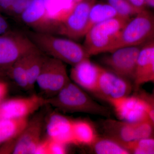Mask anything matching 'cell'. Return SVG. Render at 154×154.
<instances>
[{
    "instance_id": "7a4b0ae2",
    "label": "cell",
    "mask_w": 154,
    "mask_h": 154,
    "mask_svg": "<svg viewBox=\"0 0 154 154\" xmlns=\"http://www.w3.org/2000/svg\"><path fill=\"white\" fill-rule=\"evenodd\" d=\"M47 105L65 113H83L109 117L107 107L92 99L85 90L71 81L54 96L46 99Z\"/></svg>"
},
{
    "instance_id": "e0dca14e",
    "label": "cell",
    "mask_w": 154,
    "mask_h": 154,
    "mask_svg": "<svg viewBox=\"0 0 154 154\" xmlns=\"http://www.w3.org/2000/svg\"><path fill=\"white\" fill-rule=\"evenodd\" d=\"M102 125L105 136L119 142L125 147L135 140L133 123L109 118L103 120Z\"/></svg>"
},
{
    "instance_id": "d4e9b609",
    "label": "cell",
    "mask_w": 154,
    "mask_h": 154,
    "mask_svg": "<svg viewBox=\"0 0 154 154\" xmlns=\"http://www.w3.org/2000/svg\"><path fill=\"white\" fill-rule=\"evenodd\" d=\"M105 2L115 9L119 17L126 19H130L143 11L136 8L127 0H105Z\"/></svg>"
},
{
    "instance_id": "d590c367",
    "label": "cell",
    "mask_w": 154,
    "mask_h": 154,
    "mask_svg": "<svg viewBox=\"0 0 154 154\" xmlns=\"http://www.w3.org/2000/svg\"><path fill=\"white\" fill-rule=\"evenodd\" d=\"M3 75H3L2 73L0 72V76H2Z\"/></svg>"
},
{
    "instance_id": "44dd1931",
    "label": "cell",
    "mask_w": 154,
    "mask_h": 154,
    "mask_svg": "<svg viewBox=\"0 0 154 154\" xmlns=\"http://www.w3.org/2000/svg\"><path fill=\"white\" fill-rule=\"evenodd\" d=\"M72 132L75 144L91 146L98 136L93 125L84 120H73Z\"/></svg>"
},
{
    "instance_id": "9c48e42d",
    "label": "cell",
    "mask_w": 154,
    "mask_h": 154,
    "mask_svg": "<svg viewBox=\"0 0 154 154\" xmlns=\"http://www.w3.org/2000/svg\"><path fill=\"white\" fill-rule=\"evenodd\" d=\"M127 79L102 67L94 95L107 102L129 96L133 85Z\"/></svg>"
},
{
    "instance_id": "5b68a950",
    "label": "cell",
    "mask_w": 154,
    "mask_h": 154,
    "mask_svg": "<svg viewBox=\"0 0 154 154\" xmlns=\"http://www.w3.org/2000/svg\"><path fill=\"white\" fill-rule=\"evenodd\" d=\"M36 47L25 33L10 30L0 35V72L6 74L17 60Z\"/></svg>"
},
{
    "instance_id": "7c38bea8",
    "label": "cell",
    "mask_w": 154,
    "mask_h": 154,
    "mask_svg": "<svg viewBox=\"0 0 154 154\" xmlns=\"http://www.w3.org/2000/svg\"><path fill=\"white\" fill-rule=\"evenodd\" d=\"M20 21L35 32L58 34V27L48 17L44 0H31Z\"/></svg>"
},
{
    "instance_id": "9a60e30c",
    "label": "cell",
    "mask_w": 154,
    "mask_h": 154,
    "mask_svg": "<svg viewBox=\"0 0 154 154\" xmlns=\"http://www.w3.org/2000/svg\"><path fill=\"white\" fill-rule=\"evenodd\" d=\"M148 82L154 83V41L141 48L133 81L134 91Z\"/></svg>"
},
{
    "instance_id": "4fadbf2b",
    "label": "cell",
    "mask_w": 154,
    "mask_h": 154,
    "mask_svg": "<svg viewBox=\"0 0 154 154\" xmlns=\"http://www.w3.org/2000/svg\"><path fill=\"white\" fill-rule=\"evenodd\" d=\"M108 103L122 121L134 123L149 117L145 103L137 94L111 100Z\"/></svg>"
},
{
    "instance_id": "1f68e13d",
    "label": "cell",
    "mask_w": 154,
    "mask_h": 154,
    "mask_svg": "<svg viewBox=\"0 0 154 154\" xmlns=\"http://www.w3.org/2000/svg\"><path fill=\"white\" fill-rule=\"evenodd\" d=\"M8 91V84L4 81L0 80V104L5 100Z\"/></svg>"
},
{
    "instance_id": "4dcf8cb0",
    "label": "cell",
    "mask_w": 154,
    "mask_h": 154,
    "mask_svg": "<svg viewBox=\"0 0 154 154\" xmlns=\"http://www.w3.org/2000/svg\"><path fill=\"white\" fill-rule=\"evenodd\" d=\"M14 1L15 0H0V12L7 14Z\"/></svg>"
},
{
    "instance_id": "4316f807",
    "label": "cell",
    "mask_w": 154,
    "mask_h": 154,
    "mask_svg": "<svg viewBox=\"0 0 154 154\" xmlns=\"http://www.w3.org/2000/svg\"><path fill=\"white\" fill-rule=\"evenodd\" d=\"M31 1V0H15L7 14L20 20V17L30 5Z\"/></svg>"
},
{
    "instance_id": "2e32d148",
    "label": "cell",
    "mask_w": 154,
    "mask_h": 154,
    "mask_svg": "<svg viewBox=\"0 0 154 154\" xmlns=\"http://www.w3.org/2000/svg\"><path fill=\"white\" fill-rule=\"evenodd\" d=\"M73 120L57 113L50 115L47 125L48 138L64 144H75L72 132Z\"/></svg>"
},
{
    "instance_id": "52a82bcc",
    "label": "cell",
    "mask_w": 154,
    "mask_h": 154,
    "mask_svg": "<svg viewBox=\"0 0 154 154\" xmlns=\"http://www.w3.org/2000/svg\"><path fill=\"white\" fill-rule=\"evenodd\" d=\"M97 0H82L59 26L58 35L74 40L84 38L88 32L89 15Z\"/></svg>"
},
{
    "instance_id": "ffe728a7",
    "label": "cell",
    "mask_w": 154,
    "mask_h": 154,
    "mask_svg": "<svg viewBox=\"0 0 154 154\" xmlns=\"http://www.w3.org/2000/svg\"><path fill=\"white\" fill-rule=\"evenodd\" d=\"M28 122V118L0 119V144L18 137Z\"/></svg>"
},
{
    "instance_id": "5bb4252c",
    "label": "cell",
    "mask_w": 154,
    "mask_h": 154,
    "mask_svg": "<svg viewBox=\"0 0 154 154\" xmlns=\"http://www.w3.org/2000/svg\"><path fill=\"white\" fill-rule=\"evenodd\" d=\"M102 68L87 58L72 66L70 79L85 91L94 94Z\"/></svg>"
},
{
    "instance_id": "603a6c76",
    "label": "cell",
    "mask_w": 154,
    "mask_h": 154,
    "mask_svg": "<svg viewBox=\"0 0 154 154\" xmlns=\"http://www.w3.org/2000/svg\"><path fill=\"white\" fill-rule=\"evenodd\" d=\"M116 17H119L115 9L108 3L105 1L96 2L90 11L88 30L96 24Z\"/></svg>"
},
{
    "instance_id": "277c9868",
    "label": "cell",
    "mask_w": 154,
    "mask_h": 154,
    "mask_svg": "<svg viewBox=\"0 0 154 154\" xmlns=\"http://www.w3.org/2000/svg\"><path fill=\"white\" fill-rule=\"evenodd\" d=\"M154 41V14L146 9L128 21L110 52L119 48L142 46Z\"/></svg>"
},
{
    "instance_id": "f1b7e54d",
    "label": "cell",
    "mask_w": 154,
    "mask_h": 154,
    "mask_svg": "<svg viewBox=\"0 0 154 154\" xmlns=\"http://www.w3.org/2000/svg\"><path fill=\"white\" fill-rule=\"evenodd\" d=\"M48 154H64L66 153V145L48 138Z\"/></svg>"
},
{
    "instance_id": "83f0119b",
    "label": "cell",
    "mask_w": 154,
    "mask_h": 154,
    "mask_svg": "<svg viewBox=\"0 0 154 154\" xmlns=\"http://www.w3.org/2000/svg\"><path fill=\"white\" fill-rule=\"evenodd\" d=\"M137 92V94L145 103L148 115L154 125V93L151 94L146 91H140L139 90Z\"/></svg>"
},
{
    "instance_id": "3957f363",
    "label": "cell",
    "mask_w": 154,
    "mask_h": 154,
    "mask_svg": "<svg viewBox=\"0 0 154 154\" xmlns=\"http://www.w3.org/2000/svg\"><path fill=\"white\" fill-rule=\"evenodd\" d=\"M129 19L116 17L92 26L86 33L83 44L89 56L110 52Z\"/></svg>"
},
{
    "instance_id": "8992f818",
    "label": "cell",
    "mask_w": 154,
    "mask_h": 154,
    "mask_svg": "<svg viewBox=\"0 0 154 154\" xmlns=\"http://www.w3.org/2000/svg\"><path fill=\"white\" fill-rule=\"evenodd\" d=\"M142 46H125L109 52L102 62L107 69L130 81L134 80L138 57Z\"/></svg>"
},
{
    "instance_id": "6da1fadb",
    "label": "cell",
    "mask_w": 154,
    "mask_h": 154,
    "mask_svg": "<svg viewBox=\"0 0 154 154\" xmlns=\"http://www.w3.org/2000/svg\"><path fill=\"white\" fill-rule=\"evenodd\" d=\"M37 48L50 57L73 66L90 58L83 45L67 37L33 30L25 32Z\"/></svg>"
},
{
    "instance_id": "d6986e66",
    "label": "cell",
    "mask_w": 154,
    "mask_h": 154,
    "mask_svg": "<svg viewBox=\"0 0 154 154\" xmlns=\"http://www.w3.org/2000/svg\"><path fill=\"white\" fill-rule=\"evenodd\" d=\"M48 57L37 47L26 55V66L29 90L34 87Z\"/></svg>"
},
{
    "instance_id": "f546056e",
    "label": "cell",
    "mask_w": 154,
    "mask_h": 154,
    "mask_svg": "<svg viewBox=\"0 0 154 154\" xmlns=\"http://www.w3.org/2000/svg\"><path fill=\"white\" fill-rule=\"evenodd\" d=\"M48 140H41L34 150L33 154H48Z\"/></svg>"
},
{
    "instance_id": "484cf974",
    "label": "cell",
    "mask_w": 154,
    "mask_h": 154,
    "mask_svg": "<svg viewBox=\"0 0 154 154\" xmlns=\"http://www.w3.org/2000/svg\"><path fill=\"white\" fill-rule=\"evenodd\" d=\"M126 147L131 154H154V137L133 141Z\"/></svg>"
},
{
    "instance_id": "ba28073f",
    "label": "cell",
    "mask_w": 154,
    "mask_h": 154,
    "mask_svg": "<svg viewBox=\"0 0 154 154\" xmlns=\"http://www.w3.org/2000/svg\"><path fill=\"white\" fill-rule=\"evenodd\" d=\"M71 81L65 63L48 57L36 83L42 91L51 97L57 94Z\"/></svg>"
},
{
    "instance_id": "8d00e7d4",
    "label": "cell",
    "mask_w": 154,
    "mask_h": 154,
    "mask_svg": "<svg viewBox=\"0 0 154 154\" xmlns=\"http://www.w3.org/2000/svg\"><path fill=\"white\" fill-rule=\"evenodd\" d=\"M1 16H2V14H1V12H0V17H1Z\"/></svg>"
},
{
    "instance_id": "30bf717a",
    "label": "cell",
    "mask_w": 154,
    "mask_h": 154,
    "mask_svg": "<svg viewBox=\"0 0 154 154\" xmlns=\"http://www.w3.org/2000/svg\"><path fill=\"white\" fill-rule=\"evenodd\" d=\"M46 105V99L36 95L5 100L0 104V119L28 118Z\"/></svg>"
},
{
    "instance_id": "ac0fdd59",
    "label": "cell",
    "mask_w": 154,
    "mask_h": 154,
    "mask_svg": "<svg viewBox=\"0 0 154 154\" xmlns=\"http://www.w3.org/2000/svg\"><path fill=\"white\" fill-rule=\"evenodd\" d=\"M81 1L82 0H44L48 17L59 28L61 23L72 12L77 3Z\"/></svg>"
},
{
    "instance_id": "8fae6325",
    "label": "cell",
    "mask_w": 154,
    "mask_h": 154,
    "mask_svg": "<svg viewBox=\"0 0 154 154\" xmlns=\"http://www.w3.org/2000/svg\"><path fill=\"white\" fill-rule=\"evenodd\" d=\"M44 114L38 113L29 121L20 135L14 139L12 154H33L42 140Z\"/></svg>"
},
{
    "instance_id": "d6a6232c",
    "label": "cell",
    "mask_w": 154,
    "mask_h": 154,
    "mask_svg": "<svg viewBox=\"0 0 154 154\" xmlns=\"http://www.w3.org/2000/svg\"><path fill=\"white\" fill-rule=\"evenodd\" d=\"M9 30L8 22L2 16H1L0 17V35L6 33Z\"/></svg>"
},
{
    "instance_id": "836d02e7",
    "label": "cell",
    "mask_w": 154,
    "mask_h": 154,
    "mask_svg": "<svg viewBox=\"0 0 154 154\" xmlns=\"http://www.w3.org/2000/svg\"><path fill=\"white\" fill-rule=\"evenodd\" d=\"M135 7L140 10L146 9L147 5L145 0H127Z\"/></svg>"
},
{
    "instance_id": "cb8c5ba5",
    "label": "cell",
    "mask_w": 154,
    "mask_h": 154,
    "mask_svg": "<svg viewBox=\"0 0 154 154\" xmlns=\"http://www.w3.org/2000/svg\"><path fill=\"white\" fill-rule=\"evenodd\" d=\"M26 55L14 63L6 74L14 80L19 87L28 90H29V88L26 66Z\"/></svg>"
},
{
    "instance_id": "7402d4cb",
    "label": "cell",
    "mask_w": 154,
    "mask_h": 154,
    "mask_svg": "<svg viewBox=\"0 0 154 154\" xmlns=\"http://www.w3.org/2000/svg\"><path fill=\"white\" fill-rule=\"evenodd\" d=\"M91 146L96 154H131L125 146L107 136L102 137L98 136Z\"/></svg>"
},
{
    "instance_id": "e575fe53",
    "label": "cell",
    "mask_w": 154,
    "mask_h": 154,
    "mask_svg": "<svg viewBox=\"0 0 154 154\" xmlns=\"http://www.w3.org/2000/svg\"><path fill=\"white\" fill-rule=\"evenodd\" d=\"M147 7L154 9V0H145Z\"/></svg>"
}]
</instances>
